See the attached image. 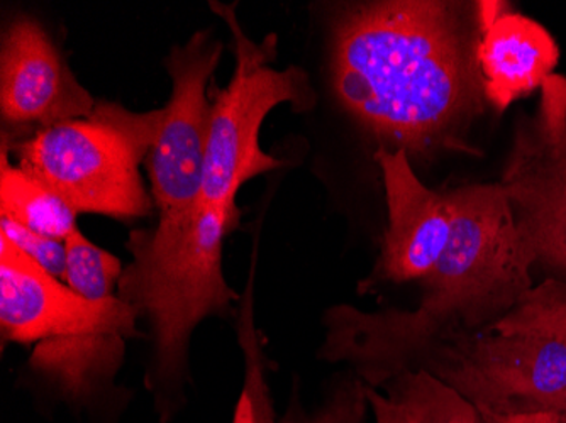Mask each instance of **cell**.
<instances>
[{
    "label": "cell",
    "mask_w": 566,
    "mask_h": 423,
    "mask_svg": "<svg viewBox=\"0 0 566 423\" xmlns=\"http://www.w3.org/2000/svg\"><path fill=\"white\" fill-rule=\"evenodd\" d=\"M495 0H365L331 19L329 75L338 104L377 142L412 160L480 156L469 141L485 114L479 44Z\"/></svg>",
    "instance_id": "obj_1"
},
{
    "label": "cell",
    "mask_w": 566,
    "mask_h": 423,
    "mask_svg": "<svg viewBox=\"0 0 566 423\" xmlns=\"http://www.w3.org/2000/svg\"><path fill=\"white\" fill-rule=\"evenodd\" d=\"M447 199L450 241L419 282L418 308L334 305L323 317V361L345 362L368 387H384L436 337L491 327L533 288V261L499 181L460 184L447 190Z\"/></svg>",
    "instance_id": "obj_2"
},
{
    "label": "cell",
    "mask_w": 566,
    "mask_h": 423,
    "mask_svg": "<svg viewBox=\"0 0 566 423\" xmlns=\"http://www.w3.org/2000/svg\"><path fill=\"white\" fill-rule=\"evenodd\" d=\"M238 222L240 214L199 202L164 210L153 228L129 234L132 261L124 266L117 297L148 324L153 351L146 383L158 402L189 380L197 327L209 317H224L241 300L222 268L224 241Z\"/></svg>",
    "instance_id": "obj_3"
},
{
    "label": "cell",
    "mask_w": 566,
    "mask_h": 423,
    "mask_svg": "<svg viewBox=\"0 0 566 423\" xmlns=\"http://www.w3.org/2000/svg\"><path fill=\"white\" fill-rule=\"evenodd\" d=\"M160 109L133 113L101 101L91 116L34 130L14 146L19 167L46 184L76 214L120 222L151 215L142 165L160 129Z\"/></svg>",
    "instance_id": "obj_4"
},
{
    "label": "cell",
    "mask_w": 566,
    "mask_h": 423,
    "mask_svg": "<svg viewBox=\"0 0 566 423\" xmlns=\"http://www.w3.org/2000/svg\"><path fill=\"white\" fill-rule=\"evenodd\" d=\"M211 9L233 34L234 72L226 88L212 91L214 109L200 203L240 214L237 195L241 187L285 167V161L260 146V130L266 117L283 104L291 105L297 114L308 113L316 107L317 94L301 66H273L276 34L256 43L241 28L234 6L211 2Z\"/></svg>",
    "instance_id": "obj_5"
},
{
    "label": "cell",
    "mask_w": 566,
    "mask_h": 423,
    "mask_svg": "<svg viewBox=\"0 0 566 423\" xmlns=\"http://www.w3.org/2000/svg\"><path fill=\"white\" fill-rule=\"evenodd\" d=\"M424 369L479 410H539L566 387V346L485 327L426 343L406 369Z\"/></svg>",
    "instance_id": "obj_6"
},
{
    "label": "cell",
    "mask_w": 566,
    "mask_h": 423,
    "mask_svg": "<svg viewBox=\"0 0 566 423\" xmlns=\"http://www.w3.org/2000/svg\"><path fill=\"white\" fill-rule=\"evenodd\" d=\"M517 117L501 184L534 266L566 282V76L553 73Z\"/></svg>",
    "instance_id": "obj_7"
},
{
    "label": "cell",
    "mask_w": 566,
    "mask_h": 423,
    "mask_svg": "<svg viewBox=\"0 0 566 423\" xmlns=\"http://www.w3.org/2000/svg\"><path fill=\"white\" fill-rule=\"evenodd\" d=\"M222 53L221 40L197 31L186 43L174 44L164 59L170 98L160 109V129L145 161L158 212L200 202L214 109L208 91Z\"/></svg>",
    "instance_id": "obj_8"
},
{
    "label": "cell",
    "mask_w": 566,
    "mask_h": 423,
    "mask_svg": "<svg viewBox=\"0 0 566 423\" xmlns=\"http://www.w3.org/2000/svg\"><path fill=\"white\" fill-rule=\"evenodd\" d=\"M95 104L43 22L28 14L9 21L0 41V114L8 126L46 129L91 116Z\"/></svg>",
    "instance_id": "obj_9"
},
{
    "label": "cell",
    "mask_w": 566,
    "mask_h": 423,
    "mask_svg": "<svg viewBox=\"0 0 566 423\" xmlns=\"http://www.w3.org/2000/svg\"><path fill=\"white\" fill-rule=\"evenodd\" d=\"M138 324L119 297L91 302L50 275L0 234V332L30 346L113 326Z\"/></svg>",
    "instance_id": "obj_10"
},
{
    "label": "cell",
    "mask_w": 566,
    "mask_h": 423,
    "mask_svg": "<svg viewBox=\"0 0 566 423\" xmlns=\"http://www.w3.org/2000/svg\"><path fill=\"white\" fill-rule=\"evenodd\" d=\"M387 203V229L380 256L364 288L377 282H421L447 250L451 210L447 192L429 189L419 180L403 151L377 148Z\"/></svg>",
    "instance_id": "obj_11"
},
{
    "label": "cell",
    "mask_w": 566,
    "mask_h": 423,
    "mask_svg": "<svg viewBox=\"0 0 566 423\" xmlns=\"http://www.w3.org/2000/svg\"><path fill=\"white\" fill-rule=\"evenodd\" d=\"M559 47L542 22L504 8L486 22L479 44L486 104L504 114L542 88L558 66Z\"/></svg>",
    "instance_id": "obj_12"
},
{
    "label": "cell",
    "mask_w": 566,
    "mask_h": 423,
    "mask_svg": "<svg viewBox=\"0 0 566 423\" xmlns=\"http://www.w3.org/2000/svg\"><path fill=\"white\" fill-rule=\"evenodd\" d=\"M136 326H113L43 340L34 346L30 366L65 399L91 402L114 383L127 340L138 336Z\"/></svg>",
    "instance_id": "obj_13"
},
{
    "label": "cell",
    "mask_w": 566,
    "mask_h": 423,
    "mask_svg": "<svg viewBox=\"0 0 566 423\" xmlns=\"http://www.w3.org/2000/svg\"><path fill=\"white\" fill-rule=\"evenodd\" d=\"M0 219L59 241H65L78 228L75 210L28 171L9 163L6 139L0 163Z\"/></svg>",
    "instance_id": "obj_14"
},
{
    "label": "cell",
    "mask_w": 566,
    "mask_h": 423,
    "mask_svg": "<svg viewBox=\"0 0 566 423\" xmlns=\"http://www.w3.org/2000/svg\"><path fill=\"white\" fill-rule=\"evenodd\" d=\"M419 423H483L479 409L424 369H407L384 384Z\"/></svg>",
    "instance_id": "obj_15"
},
{
    "label": "cell",
    "mask_w": 566,
    "mask_h": 423,
    "mask_svg": "<svg viewBox=\"0 0 566 423\" xmlns=\"http://www.w3.org/2000/svg\"><path fill=\"white\" fill-rule=\"evenodd\" d=\"M65 283L75 294L91 302L117 297V285L123 275V263L109 251L85 237L76 228L65 240Z\"/></svg>",
    "instance_id": "obj_16"
},
{
    "label": "cell",
    "mask_w": 566,
    "mask_h": 423,
    "mask_svg": "<svg viewBox=\"0 0 566 423\" xmlns=\"http://www.w3.org/2000/svg\"><path fill=\"white\" fill-rule=\"evenodd\" d=\"M492 329L546 337L566 346V282L546 278L521 298Z\"/></svg>",
    "instance_id": "obj_17"
},
{
    "label": "cell",
    "mask_w": 566,
    "mask_h": 423,
    "mask_svg": "<svg viewBox=\"0 0 566 423\" xmlns=\"http://www.w3.org/2000/svg\"><path fill=\"white\" fill-rule=\"evenodd\" d=\"M253 269L251 266L250 279H248L247 294L241 297L243 308L240 311V346L244 356V384L243 393L247 394L253 412V423H276L273 413L272 399H270L269 384L265 380V362H263L262 342L253 320Z\"/></svg>",
    "instance_id": "obj_18"
},
{
    "label": "cell",
    "mask_w": 566,
    "mask_h": 423,
    "mask_svg": "<svg viewBox=\"0 0 566 423\" xmlns=\"http://www.w3.org/2000/svg\"><path fill=\"white\" fill-rule=\"evenodd\" d=\"M368 410L367 384L355 377L339 383L329 400L313 415L295 409V400H292L291 409L280 423H365Z\"/></svg>",
    "instance_id": "obj_19"
},
{
    "label": "cell",
    "mask_w": 566,
    "mask_h": 423,
    "mask_svg": "<svg viewBox=\"0 0 566 423\" xmlns=\"http://www.w3.org/2000/svg\"><path fill=\"white\" fill-rule=\"evenodd\" d=\"M0 234H4L25 256L40 264L41 268L63 282L66 264L65 241L38 234L8 219H0Z\"/></svg>",
    "instance_id": "obj_20"
},
{
    "label": "cell",
    "mask_w": 566,
    "mask_h": 423,
    "mask_svg": "<svg viewBox=\"0 0 566 423\" xmlns=\"http://www.w3.org/2000/svg\"><path fill=\"white\" fill-rule=\"evenodd\" d=\"M367 396L377 423H419L402 403L378 393L377 388L367 384Z\"/></svg>",
    "instance_id": "obj_21"
},
{
    "label": "cell",
    "mask_w": 566,
    "mask_h": 423,
    "mask_svg": "<svg viewBox=\"0 0 566 423\" xmlns=\"http://www.w3.org/2000/svg\"><path fill=\"white\" fill-rule=\"evenodd\" d=\"M483 423H545L543 410H479Z\"/></svg>",
    "instance_id": "obj_22"
},
{
    "label": "cell",
    "mask_w": 566,
    "mask_h": 423,
    "mask_svg": "<svg viewBox=\"0 0 566 423\" xmlns=\"http://www.w3.org/2000/svg\"><path fill=\"white\" fill-rule=\"evenodd\" d=\"M233 423H253V412H251V403L247 394L241 391L240 400H238L237 410H234Z\"/></svg>",
    "instance_id": "obj_23"
},
{
    "label": "cell",
    "mask_w": 566,
    "mask_h": 423,
    "mask_svg": "<svg viewBox=\"0 0 566 423\" xmlns=\"http://www.w3.org/2000/svg\"><path fill=\"white\" fill-rule=\"evenodd\" d=\"M539 410H553V412H565L566 413V387L563 388L559 393H556L543 409Z\"/></svg>",
    "instance_id": "obj_24"
},
{
    "label": "cell",
    "mask_w": 566,
    "mask_h": 423,
    "mask_svg": "<svg viewBox=\"0 0 566 423\" xmlns=\"http://www.w3.org/2000/svg\"><path fill=\"white\" fill-rule=\"evenodd\" d=\"M545 412V423H566L565 412H553V410H543Z\"/></svg>",
    "instance_id": "obj_25"
}]
</instances>
